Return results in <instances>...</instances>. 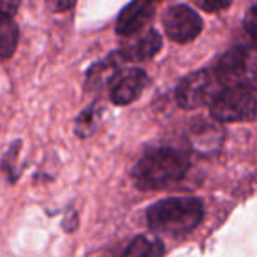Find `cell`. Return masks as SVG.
I'll return each mask as SVG.
<instances>
[{
  "mask_svg": "<svg viewBox=\"0 0 257 257\" xmlns=\"http://www.w3.org/2000/svg\"><path fill=\"white\" fill-rule=\"evenodd\" d=\"M222 85L215 72L197 71L187 76L176 88V102L185 109H197L206 106L220 92Z\"/></svg>",
  "mask_w": 257,
  "mask_h": 257,
  "instance_id": "obj_5",
  "label": "cell"
},
{
  "mask_svg": "<svg viewBox=\"0 0 257 257\" xmlns=\"http://www.w3.org/2000/svg\"><path fill=\"white\" fill-rule=\"evenodd\" d=\"M148 83V76L143 69H131L118 76L111 86V100L118 106H125L136 100L143 93Z\"/></svg>",
  "mask_w": 257,
  "mask_h": 257,
  "instance_id": "obj_8",
  "label": "cell"
},
{
  "mask_svg": "<svg viewBox=\"0 0 257 257\" xmlns=\"http://www.w3.org/2000/svg\"><path fill=\"white\" fill-rule=\"evenodd\" d=\"M18 46V27L11 16H0V58H11Z\"/></svg>",
  "mask_w": 257,
  "mask_h": 257,
  "instance_id": "obj_10",
  "label": "cell"
},
{
  "mask_svg": "<svg viewBox=\"0 0 257 257\" xmlns=\"http://www.w3.org/2000/svg\"><path fill=\"white\" fill-rule=\"evenodd\" d=\"M48 8L55 13H64L76 4V0H46Z\"/></svg>",
  "mask_w": 257,
  "mask_h": 257,
  "instance_id": "obj_14",
  "label": "cell"
},
{
  "mask_svg": "<svg viewBox=\"0 0 257 257\" xmlns=\"http://www.w3.org/2000/svg\"><path fill=\"white\" fill-rule=\"evenodd\" d=\"M162 25L168 37L175 43H190L201 34L203 22L192 8L185 4L173 6L162 18Z\"/></svg>",
  "mask_w": 257,
  "mask_h": 257,
  "instance_id": "obj_6",
  "label": "cell"
},
{
  "mask_svg": "<svg viewBox=\"0 0 257 257\" xmlns=\"http://www.w3.org/2000/svg\"><path fill=\"white\" fill-rule=\"evenodd\" d=\"M166 252L164 245L159 239H150L147 236H140V238L133 239L125 248L123 255L127 257H157Z\"/></svg>",
  "mask_w": 257,
  "mask_h": 257,
  "instance_id": "obj_11",
  "label": "cell"
},
{
  "mask_svg": "<svg viewBox=\"0 0 257 257\" xmlns=\"http://www.w3.org/2000/svg\"><path fill=\"white\" fill-rule=\"evenodd\" d=\"M210 111L220 121H252L257 116V99L250 90L222 86L210 102Z\"/></svg>",
  "mask_w": 257,
  "mask_h": 257,
  "instance_id": "obj_4",
  "label": "cell"
},
{
  "mask_svg": "<svg viewBox=\"0 0 257 257\" xmlns=\"http://www.w3.org/2000/svg\"><path fill=\"white\" fill-rule=\"evenodd\" d=\"M194 2L206 13L222 11V9H225L229 4H231V0H194Z\"/></svg>",
  "mask_w": 257,
  "mask_h": 257,
  "instance_id": "obj_12",
  "label": "cell"
},
{
  "mask_svg": "<svg viewBox=\"0 0 257 257\" xmlns=\"http://www.w3.org/2000/svg\"><path fill=\"white\" fill-rule=\"evenodd\" d=\"M190 161L187 154L176 148H155L145 154L133 169L138 189L155 190L178 183L187 175Z\"/></svg>",
  "mask_w": 257,
  "mask_h": 257,
  "instance_id": "obj_1",
  "label": "cell"
},
{
  "mask_svg": "<svg viewBox=\"0 0 257 257\" xmlns=\"http://www.w3.org/2000/svg\"><path fill=\"white\" fill-rule=\"evenodd\" d=\"M161 0H133L116 20V32L123 37L136 36L145 25L152 20L155 6Z\"/></svg>",
  "mask_w": 257,
  "mask_h": 257,
  "instance_id": "obj_7",
  "label": "cell"
},
{
  "mask_svg": "<svg viewBox=\"0 0 257 257\" xmlns=\"http://www.w3.org/2000/svg\"><path fill=\"white\" fill-rule=\"evenodd\" d=\"M222 86L257 90V60L248 55L246 48H232L222 55L213 69Z\"/></svg>",
  "mask_w": 257,
  "mask_h": 257,
  "instance_id": "obj_3",
  "label": "cell"
},
{
  "mask_svg": "<svg viewBox=\"0 0 257 257\" xmlns=\"http://www.w3.org/2000/svg\"><path fill=\"white\" fill-rule=\"evenodd\" d=\"M20 8V0H0V16H13Z\"/></svg>",
  "mask_w": 257,
  "mask_h": 257,
  "instance_id": "obj_15",
  "label": "cell"
},
{
  "mask_svg": "<svg viewBox=\"0 0 257 257\" xmlns=\"http://www.w3.org/2000/svg\"><path fill=\"white\" fill-rule=\"evenodd\" d=\"M161 46H162L161 34L157 30L150 29L145 34H141L140 37H136L131 44L123 46L120 55L123 57V60H133V62L150 60V58H154L161 51Z\"/></svg>",
  "mask_w": 257,
  "mask_h": 257,
  "instance_id": "obj_9",
  "label": "cell"
},
{
  "mask_svg": "<svg viewBox=\"0 0 257 257\" xmlns=\"http://www.w3.org/2000/svg\"><path fill=\"white\" fill-rule=\"evenodd\" d=\"M245 30L248 32V36L252 37L253 41H257V4H253L252 8L248 9V13H246Z\"/></svg>",
  "mask_w": 257,
  "mask_h": 257,
  "instance_id": "obj_13",
  "label": "cell"
},
{
  "mask_svg": "<svg viewBox=\"0 0 257 257\" xmlns=\"http://www.w3.org/2000/svg\"><path fill=\"white\" fill-rule=\"evenodd\" d=\"M204 208L196 197H171L154 204L148 210L147 220L154 232L166 236H183L201 224Z\"/></svg>",
  "mask_w": 257,
  "mask_h": 257,
  "instance_id": "obj_2",
  "label": "cell"
}]
</instances>
